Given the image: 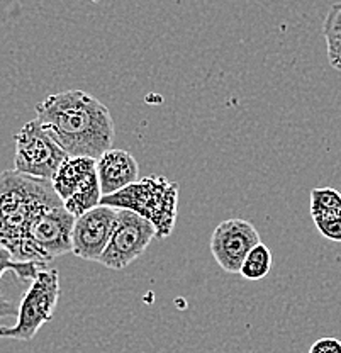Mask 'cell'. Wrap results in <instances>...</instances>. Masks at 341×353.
I'll list each match as a JSON object with an SVG mask.
<instances>
[{
  "instance_id": "obj_18",
  "label": "cell",
  "mask_w": 341,
  "mask_h": 353,
  "mask_svg": "<svg viewBox=\"0 0 341 353\" xmlns=\"http://www.w3.org/2000/svg\"><path fill=\"white\" fill-rule=\"evenodd\" d=\"M309 353H341V341L338 338H319L309 348Z\"/></svg>"
},
{
  "instance_id": "obj_16",
  "label": "cell",
  "mask_w": 341,
  "mask_h": 353,
  "mask_svg": "<svg viewBox=\"0 0 341 353\" xmlns=\"http://www.w3.org/2000/svg\"><path fill=\"white\" fill-rule=\"evenodd\" d=\"M311 216L313 218H340L341 194L331 187L311 190Z\"/></svg>"
},
{
  "instance_id": "obj_1",
  "label": "cell",
  "mask_w": 341,
  "mask_h": 353,
  "mask_svg": "<svg viewBox=\"0 0 341 353\" xmlns=\"http://www.w3.org/2000/svg\"><path fill=\"white\" fill-rule=\"evenodd\" d=\"M36 119L68 157L97 160L112 148L116 130L111 112L83 90L48 95L36 105Z\"/></svg>"
},
{
  "instance_id": "obj_11",
  "label": "cell",
  "mask_w": 341,
  "mask_h": 353,
  "mask_svg": "<svg viewBox=\"0 0 341 353\" xmlns=\"http://www.w3.org/2000/svg\"><path fill=\"white\" fill-rule=\"evenodd\" d=\"M95 161L97 160L90 157H68L60 165L56 174L51 179V183L61 201H67L95 174Z\"/></svg>"
},
{
  "instance_id": "obj_13",
  "label": "cell",
  "mask_w": 341,
  "mask_h": 353,
  "mask_svg": "<svg viewBox=\"0 0 341 353\" xmlns=\"http://www.w3.org/2000/svg\"><path fill=\"white\" fill-rule=\"evenodd\" d=\"M322 36L329 65L341 72V2L333 3L322 22Z\"/></svg>"
},
{
  "instance_id": "obj_5",
  "label": "cell",
  "mask_w": 341,
  "mask_h": 353,
  "mask_svg": "<svg viewBox=\"0 0 341 353\" xmlns=\"http://www.w3.org/2000/svg\"><path fill=\"white\" fill-rule=\"evenodd\" d=\"M60 299V272L45 268L38 272L32 284L25 290L17 307V323L14 326H0V338L29 341L36 336L45 323L53 319L54 307Z\"/></svg>"
},
{
  "instance_id": "obj_2",
  "label": "cell",
  "mask_w": 341,
  "mask_h": 353,
  "mask_svg": "<svg viewBox=\"0 0 341 353\" xmlns=\"http://www.w3.org/2000/svg\"><path fill=\"white\" fill-rule=\"evenodd\" d=\"M63 202L51 180L24 175L16 170L0 174V246L12 252L23 238L34 212L46 204Z\"/></svg>"
},
{
  "instance_id": "obj_9",
  "label": "cell",
  "mask_w": 341,
  "mask_h": 353,
  "mask_svg": "<svg viewBox=\"0 0 341 353\" xmlns=\"http://www.w3.org/2000/svg\"><path fill=\"white\" fill-rule=\"evenodd\" d=\"M117 209L99 204L75 218L72 231V253L82 260L99 262L111 238Z\"/></svg>"
},
{
  "instance_id": "obj_3",
  "label": "cell",
  "mask_w": 341,
  "mask_h": 353,
  "mask_svg": "<svg viewBox=\"0 0 341 353\" xmlns=\"http://www.w3.org/2000/svg\"><path fill=\"white\" fill-rule=\"evenodd\" d=\"M178 183L161 175L138 179L131 185L101 199V204L114 209H130L148 219L156 238H168L175 230L178 214Z\"/></svg>"
},
{
  "instance_id": "obj_4",
  "label": "cell",
  "mask_w": 341,
  "mask_h": 353,
  "mask_svg": "<svg viewBox=\"0 0 341 353\" xmlns=\"http://www.w3.org/2000/svg\"><path fill=\"white\" fill-rule=\"evenodd\" d=\"M75 216L63 202L46 204L34 212L25 226L23 238L10 252L16 262L48 263L72 253V231Z\"/></svg>"
},
{
  "instance_id": "obj_10",
  "label": "cell",
  "mask_w": 341,
  "mask_h": 353,
  "mask_svg": "<svg viewBox=\"0 0 341 353\" xmlns=\"http://www.w3.org/2000/svg\"><path fill=\"white\" fill-rule=\"evenodd\" d=\"M102 197L116 194L139 179V165L136 158L126 150H107L95 161Z\"/></svg>"
},
{
  "instance_id": "obj_6",
  "label": "cell",
  "mask_w": 341,
  "mask_h": 353,
  "mask_svg": "<svg viewBox=\"0 0 341 353\" xmlns=\"http://www.w3.org/2000/svg\"><path fill=\"white\" fill-rule=\"evenodd\" d=\"M14 141V170L19 174L51 180L68 158V153L48 134L38 119L25 123Z\"/></svg>"
},
{
  "instance_id": "obj_12",
  "label": "cell",
  "mask_w": 341,
  "mask_h": 353,
  "mask_svg": "<svg viewBox=\"0 0 341 353\" xmlns=\"http://www.w3.org/2000/svg\"><path fill=\"white\" fill-rule=\"evenodd\" d=\"M45 263L38 262H16L12 259L9 252L6 248L0 246V279L7 272H14L21 281H32V279L38 275V272L45 270ZM10 316H17V306L10 303L9 299H6L3 296H0V319L10 318Z\"/></svg>"
},
{
  "instance_id": "obj_15",
  "label": "cell",
  "mask_w": 341,
  "mask_h": 353,
  "mask_svg": "<svg viewBox=\"0 0 341 353\" xmlns=\"http://www.w3.org/2000/svg\"><path fill=\"white\" fill-rule=\"evenodd\" d=\"M272 252L267 245L262 241L255 245L243 260L240 268V275L247 281H260V279L267 277L272 270Z\"/></svg>"
},
{
  "instance_id": "obj_7",
  "label": "cell",
  "mask_w": 341,
  "mask_h": 353,
  "mask_svg": "<svg viewBox=\"0 0 341 353\" xmlns=\"http://www.w3.org/2000/svg\"><path fill=\"white\" fill-rule=\"evenodd\" d=\"M156 238V230L148 219L130 209H117L111 238L99 263L111 270H124L148 250Z\"/></svg>"
},
{
  "instance_id": "obj_14",
  "label": "cell",
  "mask_w": 341,
  "mask_h": 353,
  "mask_svg": "<svg viewBox=\"0 0 341 353\" xmlns=\"http://www.w3.org/2000/svg\"><path fill=\"white\" fill-rule=\"evenodd\" d=\"M101 199H102L101 183H99L97 172H95V174L92 175L90 179L80 187V189H76L75 192L67 199V201H63V205L70 214L79 218V216L85 214L87 211H90V209L97 208V205L101 204Z\"/></svg>"
},
{
  "instance_id": "obj_17",
  "label": "cell",
  "mask_w": 341,
  "mask_h": 353,
  "mask_svg": "<svg viewBox=\"0 0 341 353\" xmlns=\"http://www.w3.org/2000/svg\"><path fill=\"white\" fill-rule=\"evenodd\" d=\"M313 221L326 240L341 243V216L340 218H313Z\"/></svg>"
},
{
  "instance_id": "obj_8",
  "label": "cell",
  "mask_w": 341,
  "mask_h": 353,
  "mask_svg": "<svg viewBox=\"0 0 341 353\" xmlns=\"http://www.w3.org/2000/svg\"><path fill=\"white\" fill-rule=\"evenodd\" d=\"M260 243V234L250 221L231 218L216 226L211 236V253L227 274H240L243 260Z\"/></svg>"
}]
</instances>
